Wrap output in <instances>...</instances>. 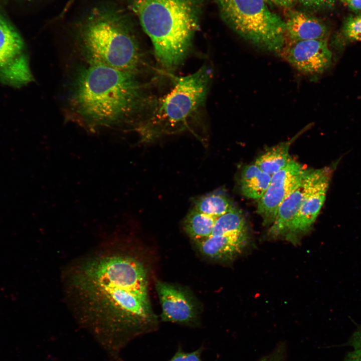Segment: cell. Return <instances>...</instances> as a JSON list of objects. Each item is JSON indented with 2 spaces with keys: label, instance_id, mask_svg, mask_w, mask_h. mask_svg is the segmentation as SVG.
Returning <instances> with one entry per match:
<instances>
[{
  "label": "cell",
  "instance_id": "obj_13",
  "mask_svg": "<svg viewBox=\"0 0 361 361\" xmlns=\"http://www.w3.org/2000/svg\"><path fill=\"white\" fill-rule=\"evenodd\" d=\"M285 31L290 42L326 40L328 31L320 20L302 11L286 10Z\"/></svg>",
  "mask_w": 361,
  "mask_h": 361
},
{
  "label": "cell",
  "instance_id": "obj_11",
  "mask_svg": "<svg viewBox=\"0 0 361 361\" xmlns=\"http://www.w3.org/2000/svg\"><path fill=\"white\" fill-rule=\"evenodd\" d=\"M156 290L161 307L163 321L194 326L199 322L196 301L184 289L169 283L157 281Z\"/></svg>",
  "mask_w": 361,
  "mask_h": 361
},
{
  "label": "cell",
  "instance_id": "obj_21",
  "mask_svg": "<svg viewBox=\"0 0 361 361\" xmlns=\"http://www.w3.org/2000/svg\"><path fill=\"white\" fill-rule=\"evenodd\" d=\"M204 350L203 347L192 352L184 351L179 346L173 356L168 361H202L201 354Z\"/></svg>",
  "mask_w": 361,
  "mask_h": 361
},
{
  "label": "cell",
  "instance_id": "obj_22",
  "mask_svg": "<svg viewBox=\"0 0 361 361\" xmlns=\"http://www.w3.org/2000/svg\"><path fill=\"white\" fill-rule=\"evenodd\" d=\"M304 7L314 11L325 10L333 8L336 0H296Z\"/></svg>",
  "mask_w": 361,
  "mask_h": 361
},
{
  "label": "cell",
  "instance_id": "obj_9",
  "mask_svg": "<svg viewBox=\"0 0 361 361\" xmlns=\"http://www.w3.org/2000/svg\"><path fill=\"white\" fill-rule=\"evenodd\" d=\"M306 170L292 159L286 166L271 176L265 193L259 200L257 209V213L262 217L265 225L273 223L280 204L299 184Z\"/></svg>",
  "mask_w": 361,
  "mask_h": 361
},
{
  "label": "cell",
  "instance_id": "obj_7",
  "mask_svg": "<svg viewBox=\"0 0 361 361\" xmlns=\"http://www.w3.org/2000/svg\"><path fill=\"white\" fill-rule=\"evenodd\" d=\"M33 80L24 40L0 12V81L21 86Z\"/></svg>",
  "mask_w": 361,
  "mask_h": 361
},
{
  "label": "cell",
  "instance_id": "obj_23",
  "mask_svg": "<svg viewBox=\"0 0 361 361\" xmlns=\"http://www.w3.org/2000/svg\"><path fill=\"white\" fill-rule=\"evenodd\" d=\"M348 344L352 350L361 352V325L357 327L353 332L349 339Z\"/></svg>",
  "mask_w": 361,
  "mask_h": 361
},
{
  "label": "cell",
  "instance_id": "obj_25",
  "mask_svg": "<svg viewBox=\"0 0 361 361\" xmlns=\"http://www.w3.org/2000/svg\"><path fill=\"white\" fill-rule=\"evenodd\" d=\"M341 2L351 11L361 12V0H341Z\"/></svg>",
  "mask_w": 361,
  "mask_h": 361
},
{
  "label": "cell",
  "instance_id": "obj_1",
  "mask_svg": "<svg viewBox=\"0 0 361 361\" xmlns=\"http://www.w3.org/2000/svg\"><path fill=\"white\" fill-rule=\"evenodd\" d=\"M85 257L69 270L66 289L79 324L91 333L113 361L133 339L153 331L157 320L147 295L142 263L116 245Z\"/></svg>",
  "mask_w": 361,
  "mask_h": 361
},
{
  "label": "cell",
  "instance_id": "obj_12",
  "mask_svg": "<svg viewBox=\"0 0 361 361\" xmlns=\"http://www.w3.org/2000/svg\"><path fill=\"white\" fill-rule=\"evenodd\" d=\"M314 169H307L299 184L280 204L275 220L269 230L273 237L287 238L292 223L296 216L311 183Z\"/></svg>",
  "mask_w": 361,
  "mask_h": 361
},
{
  "label": "cell",
  "instance_id": "obj_14",
  "mask_svg": "<svg viewBox=\"0 0 361 361\" xmlns=\"http://www.w3.org/2000/svg\"><path fill=\"white\" fill-rule=\"evenodd\" d=\"M246 231L211 236L198 242V248L205 256L213 260H227L240 253L247 244Z\"/></svg>",
  "mask_w": 361,
  "mask_h": 361
},
{
  "label": "cell",
  "instance_id": "obj_27",
  "mask_svg": "<svg viewBox=\"0 0 361 361\" xmlns=\"http://www.w3.org/2000/svg\"><path fill=\"white\" fill-rule=\"evenodd\" d=\"M259 361H283L281 352L275 351L261 358Z\"/></svg>",
  "mask_w": 361,
  "mask_h": 361
},
{
  "label": "cell",
  "instance_id": "obj_18",
  "mask_svg": "<svg viewBox=\"0 0 361 361\" xmlns=\"http://www.w3.org/2000/svg\"><path fill=\"white\" fill-rule=\"evenodd\" d=\"M193 208L204 214L218 218L234 207L225 194L216 192L196 199Z\"/></svg>",
  "mask_w": 361,
  "mask_h": 361
},
{
  "label": "cell",
  "instance_id": "obj_20",
  "mask_svg": "<svg viewBox=\"0 0 361 361\" xmlns=\"http://www.w3.org/2000/svg\"><path fill=\"white\" fill-rule=\"evenodd\" d=\"M339 37L342 41L339 47L347 43L361 41V15L350 17L345 21Z\"/></svg>",
  "mask_w": 361,
  "mask_h": 361
},
{
  "label": "cell",
  "instance_id": "obj_3",
  "mask_svg": "<svg viewBox=\"0 0 361 361\" xmlns=\"http://www.w3.org/2000/svg\"><path fill=\"white\" fill-rule=\"evenodd\" d=\"M205 0H128L166 70L183 64L199 29Z\"/></svg>",
  "mask_w": 361,
  "mask_h": 361
},
{
  "label": "cell",
  "instance_id": "obj_16",
  "mask_svg": "<svg viewBox=\"0 0 361 361\" xmlns=\"http://www.w3.org/2000/svg\"><path fill=\"white\" fill-rule=\"evenodd\" d=\"M271 176L260 169L255 163L245 166L242 169L240 188L246 197L259 200L265 193Z\"/></svg>",
  "mask_w": 361,
  "mask_h": 361
},
{
  "label": "cell",
  "instance_id": "obj_2",
  "mask_svg": "<svg viewBox=\"0 0 361 361\" xmlns=\"http://www.w3.org/2000/svg\"><path fill=\"white\" fill-rule=\"evenodd\" d=\"M137 75L99 64L81 68L69 97L75 119L91 132L130 120L148 102Z\"/></svg>",
  "mask_w": 361,
  "mask_h": 361
},
{
  "label": "cell",
  "instance_id": "obj_8",
  "mask_svg": "<svg viewBox=\"0 0 361 361\" xmlns=\"http://www.w3.org/2000/svg\"><path fill=\"white\" fill-rule=\"evenodd\" d=\"M338 162L314 169L311 183L286 239L296 242L298 236L309 231L324 203L332 174Z\"/></svg>",
  "mask_w": 361,
  "mask_h": 361
},
{
  "label": "cell",
  "instance_id": "obj_26",
  "mask_svg": "<svg viewBox=\"0 0 361 361\" xmlns=\"http://www.w3.org/2000/svg\"><path fill=\"white\" fill-rule=\"evenodd\" d=\"M343 361H361V352L352 350L347 353Z\"/></svg>",
  "mask_w": 361,
  "mask_h": 361
},
{
  "label": "cell",
  "instance_id": "obj_19",
  "mask_svg": "<svg viewBox=\"0 0 361 361\" xmlns=\"http://www.w3.org/2000/svg\"><path fill=\"white\" fill-rule=\"evenodd\" d=\"M246 231L244 217L237 209H232L218 218L211 236Z\"/></svg>",
  "mask_w": 361,
  "mask_h": 361
},
{
  "label": "cell",
  "instance_id": "obj_24",
  "mask_svg": "<svg viewBox=\"0 0 361 361\" xmlns=\"http://www.w3.org/2000/svg\"><path fill=\"white\" fill-rule=\"evenodd\" d=\"M267 4H269L278 7L289 10L296 4V0H264Z\"/></svg>",
  "mask_w": 361,
  "mask_h": 361
},
{
  "label": "cell",
  "instance_id": "obj_4",
  "mask_svg": "<svg viewBox=\"0 0 361 361\" xmlns=\"http://www.w3.org/2000/svg\"><path fill=\"white\" fill-rule=\"evenodd\" d=\"M76 32L88 63L140 72L143 53L133 23L122 10L108 4L94 7L79 22Z\"/></svg>",
  "mask_w": 361,
  "mask_h": 361
},
{
  "label": "cell",
  "instance_id": "obj_17",
  "mask_svg": "<svg viewBox=\"0 0 361 361\" xmlns=\"http://www.w3.org/2000/svg\"><path fill=\"white\" fill-rule=\"evenodd\" d=\"M217 219L204 214L193 208L185 218L184 229L197 243L211 236Z\"/></svg>",
  "mask_w": 361,
  "mask_h": 361
},
{
  "label": "cell",
  "instance_id": "obj_5",
  "mask_svg": "<svg viewBox=\"0 0 361 361\" xmlns=\"http://www.w3.org/2000/svg\"><path fill=\"white\" fill-rule=\"evenodd\" d=\"M212 70L203 65L197 71L175 79L148 116L135 128L143 142L180 132L188 128L204 104Z\"/></svg>",
  "mask_w": 361,
  "mask_h": 361
},
{
  "label": "cell",
  "instance_id": "obj_10",
  "mask_svg": "<svg viewBox=\"0 0 361 361\" xmlns=\"http://www.w3.org/2000/svg\"><path fill=\"white\" fill-rule=\"evenodd\" d=\"M280 55L298 71L311 77L322 74L332 62L326 40L289 42Z\"/></svg>",
  "mask_w": 361,
  "mask_h": 361
},
{
  "label": "cell",
  "instance_id": "obj_15",
  "mask_svg": "<svg viewBox=\"0 0 361 361\" xmlns=\"http://www.w3.org/2000/svg\"><path fill=\"white\" fill-rule=\"evenodd\" d=\"M308 125L288 141L283 142L268 149L257 158L255 164L263 171L272 176L286 166L292 159L289 152L294 140L308 129Z\"/></svg>",
  "mask_w": 361,
  "mask_h": 361
},
{
  "label": "cell",
  "instance_id": "obj_6",
  "mask_svg": "<svg viewBox=\"0 0 361 361\" xmlns=\"http://www.w3.org/2000/svg\"><path fill=\"white\" fill-rule=\"evenodd\" d=\"M220 17L238 35L254 46L280 55L286 44L284 21L264 0H214Z\"/></svg>",
  "mask_w": 361,
  "mask_h": 361
}]
</instances>
